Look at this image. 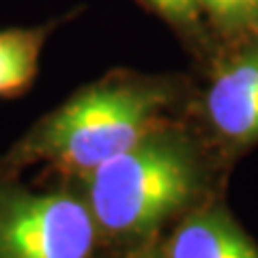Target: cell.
<instances>
[{
	"instance_id": "obj_1",
	"label": "cell",
	"mask_w": 258,
	"mask_h": 258,
	"mask_svg": "<svg viewBox=\"0 0 258 258\" xmlns=\"http://www.w3.org/2000/svg\"><path fill=\"white\" fill-rule=\"evenodd\" d=\"M228 164L185 114L76 181L101 243L123 249L161 241V232L222 196Z\"/></svg>"
},
{
	"instance_id": "obj_5",
	"label": "cell",
	"mask_w": 258,
	"mask_h": 258,
	"mask_svg": "<svg viewBox=\"0 0 258 258\" xmlns=\"http://www.w3.org/2000/svg\"><path fill=\"white\" fill-rule=\"evenodd\" d=\"M159 245L164 258H258V243L235 220L224 196L174 222Z\"/></svg>"
},
{
	"instance_id": "obj_3",
	"label": "cell",
	"mask_w": 258,
	"mask_h": 258,
	"mask_svg": "<svg viewBox=\"0 0 258 258\" xmlns=\"http://www.w3.org/2000/svg\"><path fill=\"white\" fill-rule=\"evenodd\" d=\"M198 64L187 116L232 164L258 147V37L217 43Z\"/></svg>"
},
{
	"instance_id": "obj_4",
	"label": "cell",
	"mask_w": 258,
	"mask_h": 258,
	"mask_svg": "<svg viewBox=\"0 0 258 258\" xmlns=\"http://www.w3.org/2000/svg\"><path fill=\"white\" fill-rule=\"evenodd\" d=\"M99 243L80 189L32 191L0 176V258H95Z\"/></svg>"
},
{
	"instance_id": "obj_6",
	"label": "cell",
	"mask_w": 258,
	"mask_h": 258,
	"mask_svg": "<svg viewBox=\"0 0 258 258\" xmlns=\"http://www.w3.org/2000/svg\"><path fill=\"white\" fill-rule=\"evenodd\" d=\"M82 11L64 13L35 26H11L0 30V99H18L26 95L39 76L41 52L60 24Z\"/></svg>"
},
{
	"instance_id": "obj_7",
	"label": "cell",
	"mask_w": 258,
	"mask_h": 258,
	"mask_svg": "<svg viewBox=\"0 0 258 258\" xmlns=\"http://www.w3.org/2000/svg\"><path fill=\"white\" fill-rule=\"evenodd\" d=\"M155 18L170 28L198 62L215 47L200 0H138Z\"/></svg>"
},
{
	"instance_id": "obj_8",
	"label": "cell",
	"mask_w": 258,
	"mask_h": 258,
	"mask_svg": "<svg viewBox=\"0 0 258 258\" xmlns=\"http://www.w3.org/2000/svg\"><path fill=\"white\" fill-rule=\"evenodd\" d=\"M200 5L215 45L258 37V0H200Z\"/></svg>"
},
{
	"instance_id": "obj_9",
	"label": "cell",
	"mask_w": 258,
	"mask_h": 258,
	"mask_svg": "<svg viewBox=\"0 0 258 258\" xmlns=\"http://www.w3.org/2000/svg\"><path fill=\"white\" fill-rule=\"evenodd\" d=\"M112 258H164V254H161V245L157 241V243H149L142 247L123 249V252H116Z\"/></svg>"
},
{
	"instance_id": "obj_2",
	"label": "cell",
	"mask_w": 258,
	"mask_h": 258,
	"mask_svg": "<svg viewBox=\"0 0 258 258\" xmlns=\"http://www.w3.org/2000/svg\"><path fill=\"white\" fill-rule=\"evenodd\" d=\"M194 78L112 69L43 114L3 155L0 176L45 166L71 181L123 153L149 132L187 114Z\"/></svg>"
}]
</instances>
